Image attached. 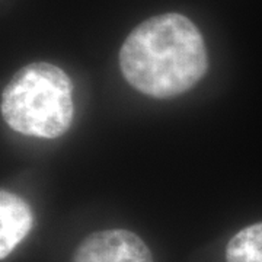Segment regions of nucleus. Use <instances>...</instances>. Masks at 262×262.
<instances>
[{
  "label": "nucleus",
  "instance_id": "obj_3",
  "mask_svg": "<svg viewBox=\"0 0 262 262\" xmlns=\"http://www.w3.org/2000/svg\"><path fill=\"white\" fill-rule=\"evenodd\" d=\"M72 262H153V255L140 236L113 229L84 237Z\"/></svg>",
  "mask_w": 262,
  "mask_h": 262
},
{
  "label": "nucleus",
  "instance_id": "obj_5",
  "mask_svg": "<svg viewBox=\"0 0 262 262\" xmlns=\"http://www.w3.org/2000/svg\"><path fill=\"white\" fill-rule=\"evenodd\" d=\"M226 262H262V222L239 230L229 241Z\"/></svg>",
  "mask_w": 262,
  "mask_h": 262
},
{
  "label": "nucleus",
  "instance_id": "obj_2",
  "mask_svg": "<svg viewBox=\"0 0 262 262\" xmlns=\"http://www.w3.org/2000/svg\"><path fill=\"white\" fill-rule=\"evenodd\" d=\"M2 115L12 130L37 139H57L70 128L73 83L51 63H31L12 76L2 92Z\"/></svg>",
  "mask_w": 262,
  "mask_h": 262
},
{
  "label": "nucleus",
  "instance_id": "obj_1",
  "mask_svg": "<svg viewBox=\"0 0 262 262\" xmlns=\"http://www.w3.org/2000/svg\"><path fill=\"white\" fill-rule=\"evenodd\" d=\"M125 80L140 94L170 99L191 91L207 73L208 56L196 25L181 13L143 20L120 50Z\"/></svg>",
  "mask_w": 262,
  "mask_h": 262
},
{
  "label": "nucleus",
  "instance_id": "obj_4",
  "mask_svg": "<svg viewBox=\"0 0 262 262\" xmlns=\"http://www.w3.org/2000/svg\"><path fill=\"white\" fill-rule=\"evenodd\" d=\"M32 211L16 194L0 192V259H6L32 229Z\"/></svg>",
  "mask_w": 262,
  "mask_h": 262
}]
</instances>
